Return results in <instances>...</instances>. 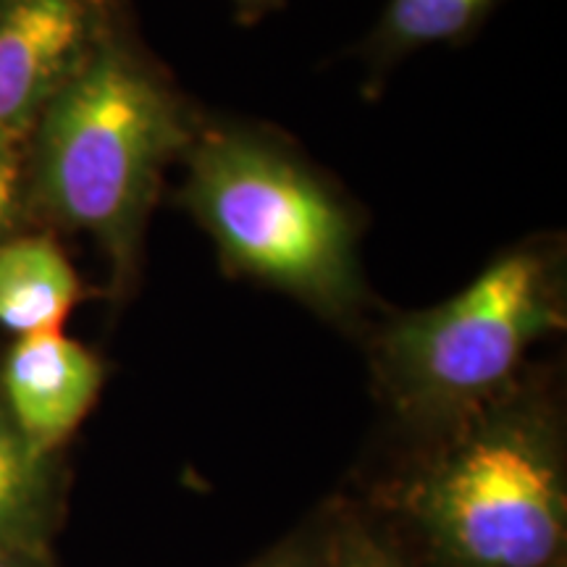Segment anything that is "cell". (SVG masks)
<instances>
[{
	"mask_svg": "<svg viewBox=\"0 0 567 567\" xmlns=\"http://www.w3.org/2000/svg\"><path fill=\"white\" fill-rule=\"evenodd\" d=\"M9 417L34 455L45 460L80 429L103 386V365L61 331L19 337L6 354Z\"/></svg>",
	"mask_w": 567,
	"mask_h": 567,
	"instance_id": "8992f818",
	"label": "cell"
},
{
	"mask_svg": "<svg viewBox=\"0 0 567 567\" xmlns=\"http://www.w3.org/2000/svg\"><path fill=\"white\" fill-rule=\"evenodd\" d=\"M184 158L182 200L226 266L326 318L358 310V226L321 176L279 142L218 126L197 130Z\"/></svg>",
	"mask_w": 567,
	"mask_h": 567,
	"instance_id": "7a4b0ae2",
	"label": "cell"
},
{
	"mask_svg": "<svg viewBox=\"0 0 567 567\" xmlns=\"http://www.w3.org/2000/svg\"><path fill=\"white\" fill-rule=\"evenodd\" d=\"M563 326L557 245L526 243L446 302L389 323L375 354L389 394L408 415L463 423L494 408L530 347Z\"/></svg>",
	"mask_w": 567,
	"mask_h": 567,
	"instance_id": "3957f363",
	"label": "cell"
},
{
	"mask_svg": "<svg viewBox=\"0 0 567 567\" xmlns=\"http://www.w3.org/2000/svg\"><path fill=\"white\" fill-rule=\"evenodd\" d=\"M0 567H21L17 559L11 557V551H6V549H0Z\"/></svg>",
	"mask_w": 567,
	"mask_h": 567,
	"instance_id": "4fadbf2b",
	"label": "cell"
},
{
	"mask_svg": "<svg viewBox=\"0 0 567 567\" xmlns=\"http://www.w3.org/2000/svg\"><path fill=\"white\" fill-rule=\"evenodd\" d=\"M274 567H292V565H284V563H281V565H274Z\"/></svg>",
	"mask_w": 567,
	"mask_h": 567,
	"instance_id": "5bb4252c",
	"label": "cell"
},
{
	"mask_svg": "<svg viewBox=\"0 0 567 567\" xmlns=\"http://www.w3.org/2000/svg\"><path fill=\"white\" fill-rule=\"evenodd\" d=\"M234 9H237V17L239 21H258L264 19L266 13H271L276 9H281L284 0H231Z\"/></svg>",
	"mask_w": 567,
	"mask_h": 567,
	"instance_id": "7c38bea8",
	"label": "cell"
},
{
	"mask_svg": "<svg viewBox=\"0 0 567 567\" xmlns=\"http://www.w3.org/2000/svg\"><path fill=\"white\" fill-rule=\"evenodd\" d=\"M34 132L40 203L95 237L116 279L130 281L163 174L193 145L197 124L158 63L118 27L116 6Z\"/></svg>",
	"mask_w": 567,
	"mask_h": 567,
	"instance_id": "6da1fadb",
	"label": "cell"
},
{
	"mask_svg": "<svg viewBox=\"0 0 567 567\" xmlns=\"http://www.w3.org/2000/svg\"><path fill=\"white\" fill-rule=\"evenodd\" d=\"M40 486L42 457L27 446L11 417L0 413V549L32 517Z\"/></svg>",
	"mask_w": 567,
	"mask_h": 567,
	"instance_id": "9c48e42d",
	"label": "cell"
},
{
	"mask_svg": "<svg viewBox=\"0 0 567 567\" xmlns=\"http://www.w3.org/2000/svg\"><path fill=\"white\" fill-rule=\"evenodd\" d=\"M111 11L113 0H0V142L34 132Z\"/></svg>",
	"mask_w": 567,
	"mask_h": 567,
	"instance_id": "5b68a950",
	"label": "cell"
},
{
	"mask_svg": "<svg viewBox=\"0 0 567 567\" xmlns=\"http://www.w3.org/2000/svg\"><path fill=\"white\" fill-rule=\"evenodd\" d=\"M80 295V276L51 237L0 243V326L17 339L61 331Z\"/></svg>",
	"mask_w": 567,
	"mask_h": 567,
	"instance_id": "52a82bcc",
	"label": "cell"
},
{
	"mask_svg": "<svg viewBox=\"0 0 567 567\" xmlns=\"http://www.w3.org/2000/svg\"><path fill=\"white\" fill-rule=\"evenodd\" d=\"M21 189V166L19 147L0 142V237L9 229L19 208Z\"/></svg>",
	"mask_w": 567,
	"mask_h": 567,
	"instance_id": "30bf717a",
	"label": "cell"
},
{
	"mask_svg": "<svg viewBox=\"0 0 567 567\" xmlns=\"http://www.w3.org/2000/svg\"><path fill=\"white\" fill-rule=\"evenodd\" d=\"M334 567H400V565H396L386 551L375 549L371 542H360V544H352V547H347Z\"/></svg>",
	"mask_w": 567,
	"mask_h": 567,
	"instance_id": "8fae6325",
	"label": "cell"
},
{
	"mask_svg": "<svg viewBox=\"0 0 567 567\" xmlns=\"http://www.w3.org/2000/svg\"><path fill=\"white\" fill-rule=\"evenodd\" d=\"M408 507L455 567H555L567 523L555 439L536 415L488 408L413 481Z\"/></svg>",
	"mask_w": 567,
	"mask_h": 567,
	"instance_id": "277c9868",
	"label": "cell"
},
{
	"mask_svg": "<svg viewBox=\"0 0 567 567\" xmlns=\"http://www.w3.org/2000/svg\"><path fill=\"white\" fill-rule=\"evenodd\" d=\"M499 0H389L365 40V59L375 69L442 42L471 38Z\"/></svg>",
	"mask_w": 567,
	"mask_h": 567,
	"instance_id": "ba28073f",
	"label": "cell"
}]
</instances>
